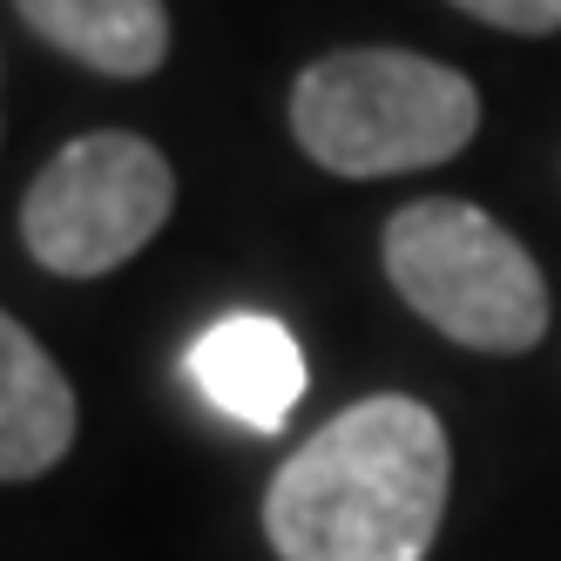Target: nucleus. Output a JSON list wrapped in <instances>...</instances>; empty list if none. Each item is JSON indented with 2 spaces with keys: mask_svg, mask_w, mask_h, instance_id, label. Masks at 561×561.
<instances>
[{
  "mask_svg": "<svg viewBox=\"0 0 561 561\" xmlns=\"http://www.w3.org/2000/svg\"><path fill=\"white\" fill-rule=\"evenodd\" d=\"M454 494V447L433 407L373 392L325 420L264 488L277 561H426Z\"/></svg>",
  "mask_w": 561,
  "mask_h": 561,
  "instance_id": "f257e3e1",
  "label": "nucleus"
},
{
  "mask_svg": "<svg viewBox=\"0 0 561 561\" xmlns=\"http://www.w3.org/2000/svg\"><path fill=\"white\" fill-rule=\"evenodd\" d=\"M480 89L413 48H339L291 82V136L332 176H413L473 142Z\"/></svg>",
  "mask_w": 561,
  "mask_h": 561,
  "instance_id": "f03ea898",
  "label": "nucleus"
},
{
  "mask_svg": "<svg viewBox=\"0 0 561 561\" xmlns=\"http://www.w3.org/2000/svg\"><path fill=\"white\" fill-rule=\"evenodd\" d=\"M379 257L392 291L407 298L439 339H454L467 352H535L548 339V277L528 257L514 230H501L488 210L460 204V196H426L407 204L386 237Z\"/></svg>",
  "mask_w": 561,
  "mask_h": 561,
  "instance_id": "7ed1b4c3",
  "label": "nucleus"
},
{
  "mask_svg": "<svg viewBox=\"0 0 561 561\" xmlns=\"http://www.w3.org/2000/svg\"><path fill=\"white\" fill-rule=\"evenodd\" d=\"M176 210L170 156L136 129H89L55 149L21 196V244L55 277H108Z\"/></svg>",
  "mask_w": 561,
  "mask_h": 561,
  "instance_id": "20e7f679",
  "label": "nucleus"
},
{
  "mask_svg": "<svg viewBox=\"0 0 561 561\" xmlns=\"http://www.w3.org/2000/svg\"><path fill=\"white\" fill-rule=\"evenodd\" d=\"M190 379L204 386L217 413L277 433L305 399V352L291 325H277L271 311H230L190 345Z\"/></svg>",
  "mask_w": 561,
  "mask_h": 561,
  "instance_id": "39448f33",
  "label": "nucleus"
},
{
  "mask_svg": "<svg viewBox=\"0 0 561 561\" xmlns=\"http://www.w3.org/2000/svg\"><path fill=\"white\" fill-rule=\"evenodd\" d=\"M75 447V386L21 318L0 311V480H42Z\"/></svg>",
  "mask_w": 561,
  "mask_h": 561,
  "instance_id": "423d86ee",
  "label": "nucleus"
},
{
  "mask_svg": "<svg viewBox=\"0 0 561 561\" xmlns=\"http://www.w3.org/2000/svg\"><path fill=\"white\" fill-rule=\"evenodd\" d=\"M21 21L48 48L115 82H142L170 61V8L163 0H14Z\"/></svg>",
  "mask_w": 561,
  "mask_h": 561,
  "instance_id": "0eeeda50",
  "label": "nucleus"
},
{
  "mask_svg": "<svg viewBox=\"0 0 561 561\" xmlns=\"http://www.w3.org/2000/svg\"><path fill=\"white\" fill-rule=\"evenodd\" d=\"M454 8L501 34H561V0H454Z\"/></svg>",
  "mask_w": 561,
  "mask_h": 561,
  "instance_id": "6e6552de",
  "label": "nucleus"
}]
</instances>
